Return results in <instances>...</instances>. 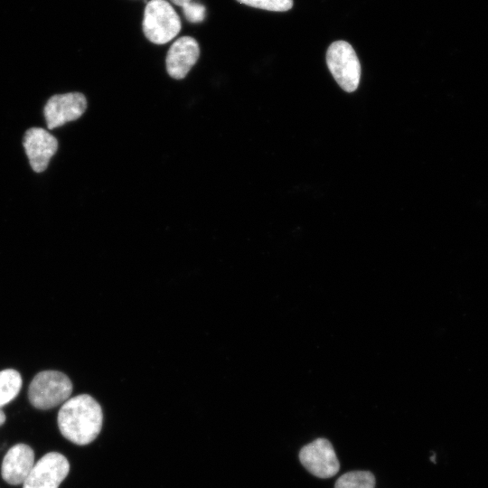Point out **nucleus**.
I'll return each mask as SVG.
<instances>
[{"label": "nucleus", "instance_id": "20e7f679", "mask_svg": "<svg viewBox=\"0 0 488 488\" xmlns=\"http://www.w3.org/2000/svg\"><path fill=\"white\" fill-rule=\"evenodd\" d=\"M326 62L334 80L343 90L352 92L358 88L361 65L350 43L345 41L333 42L326 52Z\"/></svg>", "mask_w": 488, "mask_h": 488}, {"label": "nucleus", "instance_id": "f8f14e48", "mask_svg": "<svg viewBox=\"0 0 488 488\" xmlns=\"http://www.w3.org/2000/svg\"><path fill=\"white\" fill-rule=\"evenodd\" d=\"M375 476L369 471H352L341 475L334 488H375Z\"/></svg>", "mask_w": 488, "mask_h": 488}, {"label": "nucleus", "instance_id": "2eb2a0df", "mask_svg": "<svg viewBox=\"0 0 488 488\" xmlns=\"http://www.w3.org/2000/svg\"><path fill=\"white\" fill-rule=\"evenodd\" d=\"M173 4L178 5V6H183L185 4L191 2L192 0H170Z\"/></svg>", "mask_w": 488, "mask_h": 488}, {"label": "nucleus", "instance_id": "6e6552de", "mask_svg": "<svg viewBox=\"0 0 488 488\" xmlns=\"http://www.w3.org/2000/svg\"><path fill=\"white\" fill-rule=\"evenodd\" d=\"M23 147L32 169L42 173L58 149V140L42 127H32L24 134Z\"/></svg>", "mask_w": 488, "mask_h": 488}, {"label": "nucleus", "instance_id": "423d86ee", "mask_svg": "<svg viewBox=\"0 0 488 488\" xmlns=\"http://www.w3.org/2000/svg\"><path fill=\"white\" fill-rule=\"evenodd\" d=\"M69 471L67 458L60 453L50 452L34 464L23 488H59Z\"/></svg>", "mask_w": 488, "mask_h": 488}, {"label": "nucleus", "instance_id": "dca6fc26", "mask_svg": "<svg viewBox=\"0 0 488 488\" xmlns=\"http://www.w3.org/2000/svg\"><path fill=\"white\" fill-rule=\"evenodd\" d=\"M5 421V415L3 410L0 408V426H2Z\"/></svg>", "mask_w": 488, "mask_h": 488}, {"label": "nucleus", "instance_id": "ddd939ff", "mask_svg": "<svg viewBox=\"0 0 488 488\" xmlns=\"http://www.w3.org/2000/svg\"><path fill=\"white\" fill-rule=\"evenodd\" d=\"M255 8L267 11L285 12L292 8L293 0H237Z\"/></svg>", "mask_w": 488, "mask_h": 488}, {"label": "nucleus", "instance_id": "39448f33", "mask_svg": "<svg viewBox=\"0 0 488 488\" xmlns=\"http://www.w3.org/2000/svg\"><path fill=\"white\" fill-rule=\"evenodd\" d=\"M299 460L310 474L322 479L333 477L340 470L334 449L326 438H317L303 446Z\"/></svg>", "mask_w": 488, "mask_h": 488}, {"label": "nucleus", "instance_id": "f257e3e1", "mask_svg": "<svg viewBox=\"0 0 488 488\" xmlns=\"http://www.w3.org/2000/svg\"><path fill=\"white\" fill-rule=\"evenodd\" d=\"M58 427L69 441L85 446L99 435L103 412L99 402L89 394H80L66 400L58 413Z\"/></svg>", "mask_w": 488, "mask_h": 488}, {"label": "nucleus", "instance_id": "4468645a", "mask_svg": "<svg viewBox=\"0 0 488 488\" xmlns=\"http://www.w3.org/2000/svg\"><path fill=\"white\" fill-rule=\"evenodd\" d=\"M187 21L192 23H201L205 17V6L200 3L189 2L182 6Z\"/></svg>", "mask_w": 488, "mask_h": 488}, {"label": "nucleus", "instance_id": "9d476101", "mask_svg": "<svg viewBox=\"0 0 488 488\" xmlns=\"http://www.w3.org/2000/svg\"><path fill=\"white\" fill-rule=\"evenodd\" d=\"M33 465V450L25 444L14 445L7 451L3 459L2 478L12 485L23 483Z\"/></svg>", "mask_w": 488, "mask_h": 488}, {"label": "nucleus", "instance_id": "0eeeda50", "mask_svg": "<svg viewBox=\"0 0 488 488\" xmlns=\"http://www.w3.org/2000/svg\"><path fill=\"white\" fill-rule=\"evenodd\" d=\"M87 108L85 96L80 92L57 94L46 102L43 113L47 127L53 129L80 117Z\"/></svg>", "mask_w": 488, "mask_h": 488}, {"label": "nucleus", "instance_id": "9b49d317", "mask_svg": "<svg viewBox=\"0 0 488 488\" xmlns=\"http://www.w3.org/2000/svg\"><path fill=\"white\" fill-rule=\"evenodd\" d=\"M23 384L20 373L14 369L0 371V408L11 402Z\"/></svg>", "mask_w": 488, "mask_h": 488}, {"label": "nucleus", "instance_id": "1a4fd4ad", "mask_svg": "<svg viewBox=\"0 0 488 488\" xmlns=\"http://www.w3.org/2000/svg\"><path fill=\"white\" fill-rule=\"evenodd\" d=\"M200 56L197 41L190 36L177 39L169 48L165 65L169 76L175 80L185 78Z\"/></svg>", "mask_w": 488, "mask_h": 488}, {"label": "nucleus", "instance_id": "f03ea898", "mask_svg": "<svg viewBox=\"0 0 488 488\" xmlns=\"http://www.w3.org/2000/svg\"><path fill=\"white\" fill-rule=\"evenodd\" d=\"M70 378L58 371L37 373L28 388L30 403L39 409H50L68 400L72 392Z\"/></svg>", "mask_w": 488, "mask_h": 488}, {"label": "nucleus", "instance_id": "7ed1b4c3", "mask_svg": "<svg viewBox=\"0 0 488 488\" xmlns=\"http://www.w3.org/2000/svg\"><path fill=\"white\" fill-rule=\"evenodd\" d=\"M143 32L155 44H164L181 31V19L166 0H151L144 11Z\"/></svg>", "mask_w": 488, "mask_h": 488}]
</instances>
